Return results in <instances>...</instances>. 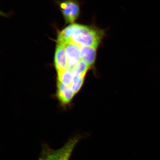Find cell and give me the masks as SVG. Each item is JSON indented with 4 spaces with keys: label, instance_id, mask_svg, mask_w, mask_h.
<instances>
[{
    "label": "cell",
    "instance_id": "obj_1",
    "mask_svg": "<svg viewBox=\"0 0 160 160\" xmlns=\"http://www.w3.org/2000/svg\"><path fill=\"white\" fill-rule=\"evenodd\" d=\"M103 35V32L101 29L74 23L71 42L79 46L98 48Z\"/></svg>",
    "mask_w": 160,
    "mask_h": 160
},
{
    "label": "cell",
    "instance_id": "obj_2",
    "mask_svg": "<svg viewBox=\"0 0 160 160\" xmlns=\"http://www.w3.org/2000/svg\"><path fill=\"white\" fill-rule=\"evenodd\" d=\"M60 7L66 23H73L78 17L80 8L76 0H66L60 3Z\"/></svg>",
    "mask_w": 160,
    "mask_h": 160
},
{
    "label": "cell",
    "instance_id": "obj_3",
    "mask_svg": "<svg viewBox=\"0 0 160 160\" xmlns=\"http://www.w3.org/2000/svg\"><path fill=\"white\" fill-rule=\"evenodd\" d=\"M68 69L72 70L75 65L81 61L80 46L73 42H69L64 46Z\"/></svg>",
    "mask_w": 160,
    "mask_h": 160
},
{
    "label": "cell",
    "instance_id": "obj_4",
    "mask_svg": "<svg viewBox=\"0 0 160 160\" xmlns=\"http://www.w3.org/2000/svg\"><path fill=\"white\" fill-rule=\"evenodd\" d=\"M82 138L81 135H77L69 139L62 147L58 149L55 160H69L76 146Z\"/></svg>",
    "mask_w": 160,
    "mask_h": 160
},
{
    "label": "cell",
    "instance_id": "obj_5",
    "mask_svg": "<svg viewBox=\"0 0 160 160\" xmlns=\"http://www.w3.org/2000/svg\"><path fill=\"white\" fill-rule=\"evenodd\" d=\"M57 96L60 102L63 104H67L71 102L75 94L70 86L57 82Z\"/></svg>",
    "mask_w": 160,
    "mask_h": 160
},
{
    "label": "cell",
    "instance_id": "obj_6",
    "mask_svg": "<svg viewBox=\"0 0 160 160\" xmlns=\"http://www.w3.org/2000/svg\"><path fill=\"white\" fill-rule=\"evenodd\" d=\"M54 64L57 72L68 69L64 47L62 45L57 44L55 55Z\"/></svg>",
    "mask_w": 160,
    "mask_h": 160
},
{
    "label": "cell",
    "instance_id": "obj_7",
    "mask_svg": "<svg viewBox=\"0 0 160 160\" xmlns=\"http://www.w3.org/2000/svg\"><path fill=\"white\" fill-rule=\"evenodd\" d=\"M81 59L85 62L90 68L94 66L97 48L86 46H80Z\"/></svg>",
    "mask_w": 160,
    "mask_h": 160
},
{
    "label": "cell",
    "instance_id": "obj_8",
    "mask_svg": "<svg viewBox=\"0 0 160 160\" xmlns=\"http://www.w3.org/2000/svg\"><path fill=\"white\" fill-rule=\"evenodd\" d=\"M58 152V149H53L49 145L44 144L38 160H55Z\"/></svg>",
    "mask_w": 160,
    "mask_h": 160
},
{
    "label": "cell",
    "instance_id": "obj_9",
    "mask_svg": "<svg viewBox=\"0 0 160 160\" xmlns=\"http://www.w3.org/2000/svg\"><path fill=\"white\" fill-rule=\"evenodd\" d=\"M73 78V75L71 70L67 69L58 72V81L66 85L71 86Z\"/></svg>",
    "mask_w": 160,
    "mask_h": 160
},
{
    "label": "cell",
    "instance_id": "obj_10",
    "mask_svg": "<svg viewBox=\"0 0 160 160\" xmlns=\"http://www.w3.org/2000/svg\"><path fill=\"white\" fill-rule=\"evenodd\" d=\"M90 68L89 66L83 60H81L75 65L71 70L74 77L85 76L87 72Z\"/></svg>",
    "mask_w": 160,
    "mask_h": 160
},
{
    "label": "cell",
    "instance_id": "obj_11",
    "mask_svg": "<svg viewBox=\"0 0 160 160\" xmlns=\"http://www.w3.org/2000/svg\"><path fill=\"white\" fill-rule=\"evenodd\" d=\"M85 76H79L74 77L70 88L74 93H77L81 89L84 81Z\"/></svg>",
    "mask_w": 160,
    "mask_h": 160
}]
</instances>
